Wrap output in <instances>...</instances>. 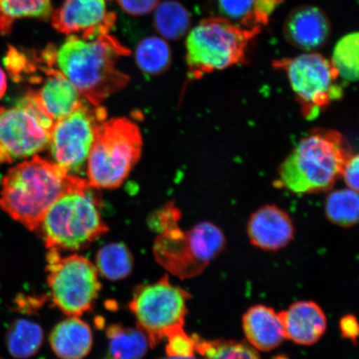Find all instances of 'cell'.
<instances>
[{"label":"cell","mask_w":359,"mask_h":359,"mask_svg":"<svg viewBox=\"0 0 359 359\" xmlns=\"http://www.w3.org/2000/svg\"><path fill=\"white\" fill-rule=\"evenodd\" d=\"M284 34L287 41L294 46L313 50L323 46L329 39L330 22L320 8L300 7L287 18Z\"/></svg>","instance_id":"cell-17"},{"label":"cell","mask_w":359,"mask_h":359,"mask_svg":"<svg viewBox=\"0 0 359 359\" xmlns=\"http://www.w3.org/2000/svg\"><path fill=\"white\" fill-rule=\"evenodd\" d=\"M279 316L286 339L309 346L316 344L327 330V318L320 305L313 302H298L281 311Z\"/></svg>","instance_id":"cell-16"},{"label":"cell","mask_w":359,"mask_h":359,"mask_svg":"<svg viewBox=\"0 0 359 359\" xmlns=\"http://www.w3.org/2000/svg\"><path fill=\"white\" fill-rule=\"evenodd\" d=\"M96 263L97 271L106 279L121 280L131 275L133 257L127 245L111 243L98 250Z\"/></svg>","instance_id":"cell-24"},{"label":"cell","mask_w":359,"mask_h":359,"mask_svg":"<svg viewBox=\"0 0 359 359\" xmlns=\"http://www.w3.org/2000/svg\"><path fill=\"white\" fill-rule=\"evenodd\" d=\"M191 299L187 291L170 282L168 275L152 284L135 288L129 309L151 348L183 330Z\"/></svg>","instance_id":"cell-8"},{"label":"cell","mask_w":359,"mask_h":359,"mask_svg":"<svg viewBox=\"0 0 359 359\" xmlns=\"http://www.w3.org/2000/svg\"><path fill=\"white\" fill-rule=\"evenodd\" d=\"M358 155L352 154L344 163L341 173L349 189L356 191H358Z\"/></svg>","instance_id":"cell-34"},{"label":"cell","mask_w":359,"mask_h":359,"mask_svg":"<svg viewBox=\"0 0 359 359\" xmlns=\"http://www.w3.org/2000/svg\"><path fill=\"white\" fill-rule=\"evenodd\" d=\"M181 215L161 219L154 230L160 232L154 245L157 262L181 280L199 276L226 247V237L213 223L202 222L191 230L179 226Z\"/></svg>","instance_id":"cell-5"},{"label":"cell","mask_w":359,"mask_h":359,"mask_svg":"<svg viewBox=\"0 0 359 359\" xmlns=\"http://www.w3.org/2000/svg\"><path fill=\"white\" fill-rule=\"evenodd\" d=\"M273 359H288V358H286L285 357H283V356H279V357H276Z\"/></svg>","instance_id":"cell-38"},{"label":"cell","mask_w":359,"mask_h":359,"mask_svg":"<svg viewBox=\"0 0 359 359\" xmlns=\"http://www.w3.org/2000/svg\"><path fill=\"white\" fill-rule=\"evenodd\" d=\"M46 260L47 283L55 306L69 317L91 311L102 289L97 267L83 255L62 257L56 250H48Z\"/></svg>","instance_id":"cell-9"},{"label":"cell","mask_w":359,"mask_h":359,"mask_svg":"<svg viewBox=\"0 0 359 359\" xmlns=\"http://www.w3.org/2000/svg\"><path fill=\"white\" fill-rule=\"evenodd\" d=\"M352 154L342 134L334 130H314L281 164L278 182L298 194L329 191Z\"/></svg>","instance_id":"cell-3"},{"label":"cell","mask_w":359,"mask_h":359,"mask_svg":"<svg viewBox=\"0 0 359 359\" xmlns=\"http://www.w3.org/2000/svg\"><path fill=\"white\" fill-rule=\"evenodd\" d=\"M55 123L30 91L16 107H0V164L28 158L46 149Z\"/></svg>","instance_id":"cell-10"},{"label":"cell","mask_w":359,"mask_h":359,"mask_svg":"<svg viewBox=\"0 0 359 359\" xmlns=\"http://www.w3.org/2000/svg\"><path fill=\"white\" fill-rule=\"evenodd\" d=\"M358 191L349 188L333 191L327 197L326 217L337 226H355L358 222Z\"/></svg>","instance_id":"cell-26"},{"label":"cell","mask_w":359,"mask_h":359,"mask_svg":"<svg viewBox=\"0 0 359 359\" xmlns=\"http://www.w3.org/2000/svg\"><path fill=\"white\" fill-rule=\"evenodd\" d=\"M43 342V331L37 323L19 318L12 323L6 334L8 353L16 359L35 355Z\"/></svg>","instance_id":"cell-20"},{"label":"cell","mask_w":359,"mask_h":359,"mask_svg":"<svg viewBox=\"0 0 359 359\" xmlns=\"http://www.w3.org/2000/svg\"><path fill=\"white\" fill-rule=\"evenodd\" d=\"M339 327L341 334L344 339L351 341L352 343L356 344L358 336V324L355 316L352 314H348L342 318L339 322Z\"/></svg>","instance_id":"cell-35"},{"label":"cell","mask_w":359,"mask_h":359,"mask_svg":"<svg viewBox=\"0 0 359 359\" xmlns=\"http://www.w3.org/2000/svg\"><path fill=\"white\" fill-rule=\"evenodd\" d=\"M8 88V80L6 74L0 67V100L4 96L7 91Z\"/></svg>","instance_id":"cell-36"},{"label":"cell","mask_w":359,"mask_h":359,"mask_svg":"<svg viewBox=\"0 0 359 359\" xmlns=\"http://www.w3.org/2000/svg\"><path fill=\"white\" fill-rule=\"evenodd\" d=\"M129 53L109 34L92 39L70 35L56 51L55 62L85 100L101 106L128 84L129 78L116 69V62Z\"/></svg>","instance_id":"cell-2"},{"label":"cell","mask_w":359,"mask_h":359,"mask_svg":"<svg viewBox=\"0 0 359 359\" xmlns=\"http://www.w3.org/2000/svg\"><path fill=\"white\" fill-rule=\"evenodd\" d=\"M332 65L344 82L358 79V34L351 33L341 39L334 49Z\"/></svg>","instance_id":"cell-28"},{"label":"cell","mask_w":359,"mask_h":359,"mask_svg":"<svg viewBox=\"0 0 359 359\" xmlns=\"http://www.w3.org/2000/svg\"><path fill=\"white\" fill-rule=\"evenodd\" d=\"M284 71L307 120H314L344 94L339 74L331 61L318 53H305L273 62Z\"/></svg>","instance_id":"cell-11"},{"label":"cell","mask_w":359,"mask_h":359,"mask_svg":"<svg viewBox=\"0 0 359 359\" xmlns=\"http://www.w3.org/2000/svg\"><path fill=\"white\" fill-rule=\"evenodd\" d=\"M293 222L285 210L266 205L255 212L247 224L249 239L258 248L276 251L288 245L294 236Z\"/></svg>","instance_id":"cell-14"},{"label":"cell","mask_w":359,"mask_h":359,"mask_svg":"<svg viewBox=\"0 0 359 359\" xmlns=\"http://www.w3.org/2000/svg\"><path fill=\"white\" fill-rule=\"evenodd\" d=\"M107 359H112L111 358H107ZM161 359H196L195 357H187V358H185V357H170V356H168L167 358H161Z\"/></svg>","instance_id":"cell-37"},{"label":"cell","mask_w":359,"mask_h":359,"mask_svg":"<svg viewBox=\"0 0 359 359\" xmlns=\"http://www.w3.org/2000/svg\"><path fill=\"white\" fill-rule=\"evenodd\" d=\"M160 0H118L123 10L133 16H142L154 11Z\"/></svg>","instance_id":"cell-33"},{"label":"cell","mask_w":359,"mask_h":359,"mask_svg":"<svg viewBox=\"0 0 359 359\" xmlns=\"http://www.w3.org/2000/svg\"><path fill=\"white\" fill-rule=\"evenodd\" d=\"M112 359H142L150 347L147 336L140 330L111 325L106 331Z\"/></svg>","instance_id":"cell-21"},{"label":"cell","mask_w":359,"mask_h":359,"mask_svg":"<svg viewBox=\"0 0 359 359\" xmlns=\"http://www.w3.org/2000/svg\"><path fill=\"white\" fill-rule=\"evenodd\" d=\"M107 119V111L102 106H94L88 101L53 125L50 142L55 163L67 172H79L88 161L96 135Z\"/></svg>","instance_id":"cell-12"},{"label":"cell","mask_w":359,"mask_h":359,"mask_svg":"<svg viewBox=\"0 0 359 359\" xmlns=\"http://www.w3.org/2000/svg\"><path fill=\"white\" fill-rule=\"evenodd\" d=\"M87 183L55 161L35 156L11 168L3 178L0 208L29 231L38 232L49 208L65 193Z\"/></svg>","instance_id":"cell-1"},{"label":"cell","mask_w":359,"mask_h":359,"mask_svg":"<svg viewBox=\"0 0 359 359\" xmlns=\"http://www.w3.org/2000/svg\"><path fill=\"white\" fill-rule=\"evenodd\" d=\"M285 0H254L252 11L244 22V28H262L266 25L269 17Z\"/></svg>","instance_id":"cell-30"},{"label":"cell","mask_w":359,"mask_h":359,"mask_svg":"<svg viewBox=\"0 0 359 359\" xmlns=\"http://www.w3.org/2000/svg\"><path fill=\"white\" fill-rule=\"evenodd\" d=\"M196 352L203 359H259L248 344L232 340H205L194 335Z\"/></svg>","instance_id":"cell-27"},{"label":"cell","mask_w":359,"mask_h":359,"mask_svg":"<svg viewBox=\"0 0 359 359\" xmlns=\"http://www.w3.org/2000/svg\"><path fill=\"white\" fill-rule=\"evenodd\" d=\"M53 351L62 359H83L91 352V327L79 317L70 316L53 330L49 337Z\"/></svg>","instance_id":"cell-19"},{"label":"cell","mask_w":359,"mask_h":359,"mask_svg":"<svg viewBox=\"0 0 359 359\" xmlns=\"http://www.w3.org/2000/svg\"><path fill=\"white\" fill-rule=\"evenodd\" d=\"M254 0H217L219 13L228 19L240 20L242 25L252 11Z\"/></svg>","instance_id":"cell-32"},{"label":"cell","mask_w":359,"mask_h":359,"mask_svg":"<svg viewBox=\"0 0 359 359\" xmlns=\"http://www.w3.org/2000/svg\"><path fill=\"white\" fill-rule=\"evenodd\" d=\"M42 69L46 78L41 87L30 92L42 109L56 122L77 109L83 97L60 69L44 65Z\"/></svg>","instance_id":"cell-15"},{"label":"cell","mask_w":359,"mask_h":359,"mask_svg":"<svg viewBox=\"0 0 359 359\" xmlns=\"http://www.w3.org/2000/svg\"><path fill=\"white\" fill-rule=\"evenodd\" d=\"M191 25L190 13L177 1L168 0L157 4L154 26L163 38L177 40L183 37Z\"/></svg>","instance_id":"cell-23"},{"label":"cell","mask_w":359,"mask_h":359,"mask_svg":"<svg viewBox=\"0 0 359 359\" xmlns=\"http://www.w3.org/2000/svg\"><path fill=\"white\" fill-rule=\"evenodd\" d=\"M140 129L125 118L105 120L96 135L88 158V182L97 189L122 185L140 158Z\"/></svg>","instance_id":"cell-7"},{"label":"cell","mask_w":359,"mask_h":359,"mask_svg":"<svg viewBox=\"0 0 359 359\" xmlns=\"http://www.w3.org/2000/svg\"><path fill=\"white\" fill-rule=\"evenodd\" d=\"M57 32L71 34L83 31V39L109 34L114 25V13H107L105 0H65L52 13Z\"/></svg>","instance_id":"cell-13"},{"label":"cell","mask_w":359,"mask_h":359,"mask_svg":"<svg viewBox=\"0 0 359 359\" xmlns=\"http://www.w3.org/2000/svg\"><path fill=\"white\" fill-rule=\"evenodd\" d=\"M93 188L88 182L67 192L47 210L38 232L48 250H82L109 231Z\"/></svg>","instance_id":"cell-4"},{"label":"cell","mask_w":359,"mask_h":359,"mask_svg":"<svg viewBox=\"0 0 359 359\" xmlns=\"http://www.w3.org/2000/svg\"><path fill=\"white\" fill-rule=\"evenodd\" d=\"M165 347L168 356L170 357H195L196 341L194 336H189L184 330L170 334Z\"/></svg>","instance_id":"cell-31"},{"label":"cell","mask_w":359,"mask_h":359,"mask_svg":"<svg viewBox=\"0 0 359 359\" xmlns=\"http://www.w3.org/2000/svg\"><path fill=\"white\" fill-rule=\"evenodd\" d=\"M0 359H2V358H0Z\"/></svg>","instance_id":"cell-39"},{"label":"cell","mask_w":359,"mask_h":359,"mask_svg":"<svg viewBox=\"0 0 359 359\" xmlns=\"http://www.w3.org/2000/svg\"><path fill=\"white\" fill-rule=\"evenodd\" d=\"M262 28H241L224 18L202 20L187 39V64L191 79L242 64L246 49Z\"/></svg>","instance_id":"cell-6"},{"label":"cell","mask_w":359,"mask_h":359,"mask_svg":"<svg viewBox=\"0 0 359 359\" xmlns=\"http://www.w3.org/2000/svg\"><path fill=\"white\" fill-rule=\"evenodd\" d=\"M242 326L247 341L259 351H271L286 339L279 313L266 305L250 308L242 318Z\"/></svg>","instance_id":"cell-18"},{"label":"cell","mask_w":359,"mask_h":359,"mask_svg":"<svg viewBox=\"0 0 359 359\" xmlns=\"http://www.w3.org/2000/svg\"><path fill=\"white\" fill-rule=\"evenodd\" d=\"M4 65L12 79L16 82H20L28 76L29 80L32 79L37 67L27 53L13 46L8 48L6 55L4 58Z\"/></svg>","instance_id":"cell-29"},{"label":"cell","mask_w":359,"mask_h":359,"mask_svg":"<svg viewBox=\"0 0 359 359\" xmlns=\"http://www.w3.org/2000/svg\"><path fill=\"white\" fill-rule=\"evenodd\" d=\"M53 12L51 0H0V34H10L17 20L26 18L45 20Z\"/></svg>","instance_id":"cell-22"},{"label":"cell","mask_w":359,"mask_h":359,"mask_svg":"<svg viewBox=\"0 0 359 359\" xmlns=\"http://www.w3.org/2000/svg\"><path fill=\"white\" fill-rule=\"evenodd\" d=\"M135 56L139 69L150 75L164 73L172 62V51L168 43L155 36L142 40Z\"/></svg>","instance_id":"cell-25"}]
</instances>
